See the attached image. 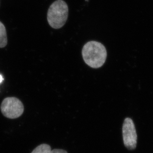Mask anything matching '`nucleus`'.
Instances as JSON below:
<instances>
[{
    "label": "nucleus",
    "mask_w": 153,
    "mask_h": 153,
    "mask_svg": "<svg viewBox=\"0 0 153 153\" xmlns=\"http://www.w3.org/2000/svg\"><path fill=\"white\" fill-rule=\"evenodd\" d=\"M82 56L84 61L88 66L93 68H99L105 62L107 51L105 46L101 43L91 41L82 48Z\"/></svg>",
    "instance_id": "obj_1"
},
{
    "label": "nucleus",
    "mask_w": 153,
    "mask_h": 153,
    "mask_svg": "<svg viewBox=\"0 0 153 153\" xmlns=\"http://www.w3.org/2000/svg\"><path fill=\"white\" fill-rule=\"evenodd\" d=\"M68 5L63 0H57L50 6L47 13V21L54 29L63 27L68 17Z\"/></svg>",
    "instance_id": "obj_2"
},
{
    "label": "nucleus",
    "mask_w": 153,
    "mask_h": 153,
    "mask_svg": "<svg viewBox=\"0 0 153 153\" xmlns=\"http://www.w3.org/2000/svg\"><path fill=\"white\" fill-rule=\"evenodd\" d=\"M1 111L4 117L10 119H16L23 114L24 105L16 97H7L1 102Z\"/></svg>",
    "instance_id": "obj_3"
},
{
    "label": "nucleus",
    "mask_w": 153,
    "mask_h": 153,
    "mask_svg": "<svg viewBox=\"0 0 153 153\" xmlns=\"http://www.w3.org/2000/svg\"><path fill=\"white\" fill-rule=\"evenodd\" d=\"M122 134L125 147L130 150L135 149L137 144V135L134 122L131 118H126L124 121Z\"/></svg>",
    "instance_id": "obj_4"
},
{
    "label": "nucleus",
    "mask_w": 153,
    "mask_h": 153,
    "mask_svg": "<svg viewBox=\"0 0 153 153\" xmlns=\"http://www.w3.org/2000/svg\"><path fill=\"white\" fill-rule=\"evenodd\" d=\"M7 43V35L4 24L0 21V48L5 47Z\"/></svg>",
    "instance_id": "obj_5"
},
{
    "label": "nucleus",
    "mask_w": 153,
    "mask_h": 153,
    "mask_svg": "<svg viewBox=\"0 0 153 153\" xmlns=\"http://www.w3.org/2000/svg\"><path fill=\"white\" fill-rule=\"evenodd\" d=\"M51 148L47 144H42L37 146L31 153H50Z\"/></svg>",
    "instance_id": "obj_6"
},
{
    "label": "nucleus",
    "mask_w": 153,
    "mask_h": 153,
    "mask_svg": "<svg viewBox=\"0 0 153 153\" xmlns=\"http://www.w3.org/2000/svg\"><path fill=\"white\" fill-rule=\"evenodd\" d=\"M50 153H68V152L63 149H55L51 150Z\"/></svg>",
    "instance_id": "obj_7"
},
{
    "label": "nucleus",
    "mask_w": 153,
    "mask_h": 153,
    "mask_svg": "<svg viewBox=\"0 0 153 153\" xmlns=\"http://www.w3.org/2000/svg\"><path fill=\"white\" fill-rule=\"evenodd\" d=\"M3 80H4V79H3V76H2L0 75V83L2 82V81H3Z\"/></svg>",
    "instance_id": "obj_8"
},
{
    "label": "nucleus",
    "mask_w": 153,
    "mask_h": 153,
    "mask_svg": "<svg viewBox=\"0 0 153 153\" xmlns=\"http://www.w3.org/2000/svg\"><path fill=\"white\" fill-rule=\"evenodd\" d=\"M86 1H88V0H86Z\"/></svg>",
    "instance_id": "obj_9"
}]
</instances>
